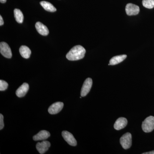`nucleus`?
<instances>
[{"mask_svg": "<svg viewBox=\"0 0 154 154\" xmlns=\"http://www.w3.org/2000/svg\"><path fill=\"white\" fill-rule=\"evenodd\" d=\"M0 52L1 54L7 58H11L12 53L11 48L5 42H1L0 43Z\"/></svg>", "mask_w": 154, "mask_h": 154, "instance_id": "obj_4", "label": "nucleus"}, {"mask_svg": "<svg viewBox=\"0 0 154 154\" xmlns=\"http://www.w3.org/2000/svg\"><path fill=\"white\" fill-rule=\"evenodd\" d=\"M93 85V81L91 78H88L84 82L82 90L81 95L82 97H85L88 95L91 91Z\"/></svg>", "mask_w": 154, "mask_h": 154, "instance_id": "obj_5", "label": "nucleus"}, {"mask_svg": "<svg viewBox=\"0 0 154 154\" xmlns=\"http://www.w3.org/2000/svg\"><path fill=\"white\" fill-rule=\"evenodd\" d=\"M4 116L2 114H0V130H2L4 127Z\"/></svg>", "mask_w": 154, "mask_h": 154, "instance_id": "obj_20", "label": "nucleus"}, {"mask_svg": "<svg viewBox=\"0 0 154 154\" xmlns=\"http://www.w3.org/2000/svg\"><path fill=\"white\" fill-rule=\"evenodd\" d=\"M40 4L45 11L50 12H54L57 11V9L51 3L48 2L42 1L40 2Z\"/></svg>", "mask_w": 154, "mask_h": 154, "instance_id": "obj_16", "label": "nucleus"}, {"mask_svg": "<svg viewBox=\"0 0 154 154\" xmlns=\"http://www.w3.org/2000/svg\"><path fill=\"white\" fill-rule=\"evenodd\" d=\"M126 57L127 55L125 54L113 57L110 60V61H109V64L108 65L113 66L118 64L122 62L125 60Z\"/></svg>", "mask_w": 154, "mask_h": 154, "instance_id": "obj_14", "label": "nucleus"}, {"mask_svg": "<svg viewBox=\"0 0 154 154\" xmlns=\"http://www.w3.org/2000/svg\"><path fill=\"white\" fill-rule=\"evenodd\" d=\"M51 146V143L48 141H43L41 143H38L36 145V148L39 153L44 154Z\"/></svg>", "mask_w": 154, "mask_h": 154, "instance_id": "obj_9", "label": "nucleus"}, {"mask_svg": "<svg viewBox=\"0 0 154 154\" xmlns=\"http://www.w3.org/2000/svg\"><path fill=\"white\" fill-rule=\"evenodd\" d=\"M8 84L7 82L3 80H0V91H5L8 88Z\"/></svg>", "mask_w": 154, "mask_h": 154, "instance_id": "obj_19", "label": "nucleus"}, {"mask_svg": "<svg viewBox=\"0 0 154 154\" xmlns=\"http://www.w3.org/2000/svg\"><path fill=\"white\" fill-rule=\"evenodd\" d=\"M125 11L127 15L128 16H135L139 13L140 8L136 5L129 3L125 7Z\"/></svg>", "mask_w": 154, "mask_h": 154, "instance_id": "obj_6", "label": "nucleus"}, {"mask_svg": "<svg viewBox=\"0 0 154 154\" xmlns=\"http://www.w3.org/2000/svg\"><path fill=\"white\" fill-rule=\"evenodd\" d=\"M35 27L39 34L43 36H47L49 33L48 28L45 25L40 22H37L35 25Z\"/></svg>", "mask_w": 154, "mask_h": 154, "instance_id": "obj_12", "label": "nucleus"}, {"mask_svg": "<svg viewBox=\"0 0 154 154\" xmlns=\"http://www.w3.org/2000/svg\"><path fill=\"white\" fill-rule=\"evenodd\" d=\"M62 135L64 139L69 145L73 146L77 145V141L71 133L67 131H63L62 133Z\"/></svg>", "mask_w": 154, "mask_h": 154, "instance_id": "obj_7", "label": "nucleus"}, {"mask_svg": "<svg viewBox=\"0 0 154 154\" xmlns=\"http://www.w3.org/2000/svg\"><path fill=\"white\" fill-rule=\"evenodd\" d=\"M85 53L86 50L83 46L80 45H76L67 54L66 57L69 60H79L85 57Z\"/></svg>", "mask_w": 154, "mask_h": 154, "instance_id": "obj_1", "label": "nucleus"}, {"mask_svg": "<svg viewBox=\"0 0 154 154\" xmlns=\"http://www.w3.org/2000/svg\"><path fill=\"white\" fill-rule=\"evenodd\" d=\"M7 2V0H0V2L2 3H5Z\"/></svg>", "mask_w": 154, "mask_h": 154, "instance_id": "obj_23", "label": "nucleus"}, {"mask_svg": "<svg viewBox=\"0 0 154 154\" xmlns=\"http://www.w3.org/2000/svg\"><path fill=\"white\" fill-rule=\"evenodd\" d=\"M19 52L22 57L25 59H28L30 57L31 51L27 46L25 45H22L19 48Z\"/></svg>", "mask_w": 154, "mask_h": 154, "instance_id": "obj_15", "label": "nucleus"}, {"mask_svg": "<svg viewBox=\"0 0 154 154\" xmlns=\"http://www.w3.org/2000/svg\"><path fill=\"white\" fill-rule=\"evenodd\" d=\"M127 119L124 117H120L115 122L114 125V128L116 130L123 129L127 125Z\"/></svg>", "mask_w": 154, "mask_h": 154, "instance_id": "obj_10", "label": "nucleus"}, {"mask_svg": "<svg viewBox=\"0 0 154 154\" xmlns=\"http://www.w3.org/2000/svg\"><path fill=\"white\" fill-rule=\"evenodd\" d=\"M143 154H154V150L152 151L147 152L143 153Z\"/></svg>", "mask_w": 154, "mask_h": 154, "instance_id": "obj_22", "label": "nucleus"}, {"mask_svg": "<svg viewBox=\"0 0 154 154\" xmlns=\"http://www.w3.org/2000/svg\"><path fill=\"white\" fill-rule=\"evenodd\" d=\"M142 128L144 132H152L154 129V116H149L147 117L143 122Z\"/></svg>", "mask_w": 154, "mask_h": 154, "instance_id": "obj_2", "label": "nucleus"}, {"mask_svg": "<svg viewBox=\"0 0 154 154\" xmlns=\"http://www.w3.org/2000/svg\"><path fill=\"white\" fill-rule=\"evenodd\" d=\"M4 22L2 17V16H0V25L2 26V25H4Z\"/></svg>", "mask_w": 154, "mask_h": 154, "instance_id": "obj_21", "label": "nucleus"}, {"mask_svg": "<svg viewBox=\"0 0 154 154\" xmlns=\"http://www.w3.org/2000/svg\"><path fill=\"white\" fill-rule=\"evenodd\" d=\"M14 17L16 21L19 23H22L24 19V16L22 11L18 9H15L14 11Z\"/></svg>", "mask_w": 154, "mask_h": 154, "instance_id": "obj_17", "label": "nucleus"}, {"mask_svg": "<svg viewBox=\"0 0 154 154\" xmlns=\"http://www.w3.org/2000/svg\"><path fill=\"white\" fill-rule=\"evenodd\" d=\"M29 89V87L28 84L26 83H24L17 89L16 91V95L19 98L24 97L27 94Z\"/></svg>", "mask_w": 154, "mask_h": 154, "instance_id": "obj_11", "label": "nucleus"}, {"mask_svg": "<svg viewBox=\"0 0 154 154\" xmlns=\"http://www.w3.org/2000/svg\"><path fill=\"white\" fill-rule=\"evenodd\" d=\"M50 136L48 131L42 130L39 131L37 134L33 137V140L35 141L45 140Z\"/></svg>", "mask_w": 154, "mask_h": 154, "instance_id": "obj_13", "label": "nucleus"}, {"mask_svg": "<svg viewBox=\"0 0 154 154\" xmlns=\"http://www.w3.org/2000/svg\"><path fill=\"white\" fill-rule=\"evenodd\" d=\"M120 143L123 149H127L130 148L132 145V136L129 132L122 135L120 139Z\"/></svg>", "mask_w": 154, "mask_h": 154, "instance_id": "obj_3", "label": "nucleus"}, {"mask_svg": "<svg viewBox=\"0 0 154 154\" xmlns=\"http://www.w3.org/2000/svg\"><path fill=\"white\" fill-rule=\"evenodd\" d=\"M143 5L148 9H152L154 7V0H143Z\"/></svg>", "mask_w": 154, "mask_h": 154, "instance_id": "obj_18", "label": "nucleus"}, {"mask_svg": "<svg viewBox=\"0 0 154 154\" xmlns=\"http://www.w3.org/2000/svg\"><path fill=\"white\" fill-rule=\"evenodd\" d=\"M63 103L62 102H57L53 104L50 106L48 111L50 114H55L59 113L63 108Z\"/></svg>", "mask_w": 154, "mask_h": 154, "instance_id": "obj_8", "label": "nucleus"}]
</instances>
